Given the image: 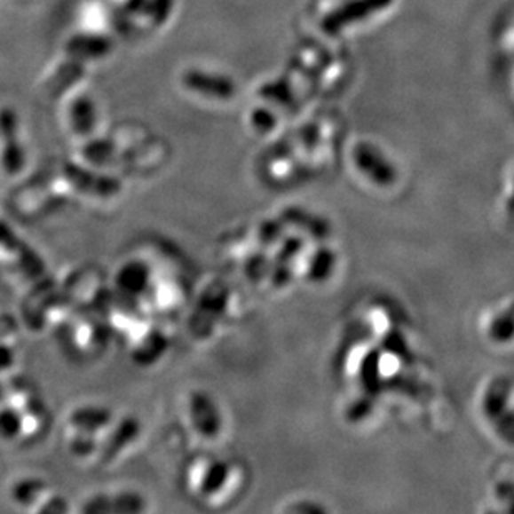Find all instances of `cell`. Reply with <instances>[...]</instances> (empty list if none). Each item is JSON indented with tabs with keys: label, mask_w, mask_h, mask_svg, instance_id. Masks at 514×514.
I'll return each mask as SVG.
<instances>
[{
	"label": "cell",
	"mask_w": 514,
	"mask_h": 514,
	"mask_svg": "<svg viewBox=\"0 0 514 514\" xmlns=\"http://www.w3.org/2000/svg\"><path fill=\"white\" fill-rule=\"evenodd\" d=\"M231 466L227 461L224 459H210L209 463L204 464L202 471L199 474L197 479V493L201 494V498H216L217 494H221L225 486L231 481Z\"/></svg>",
	"instance_id": "5b68a950"
},
{
	"label": "cell",
	"mask_w": 514,
	"mask_h": 514,
	"mask_svg": "<svg viewBox=\"0 0 514 514\" xmlns=\"http://www.w3.org/2000/svg\"><path fill=\"white\" fill-rule=\"evenodd\" d=\"M69 423L77 432L98 436L100 432L111 430L114 424V413L109 407H104V406L85 404L72 411Z\"/></svg>",
	"instance_id": "277c9868"
},
{
	"label": "cell",
	"mask_w": 514,
	"mask_h": 514,
	"mask_svg": "<svg viewBox=\"0 0 514 514\" xmlns=\"http://www.w3.org/2000/svg\"><path fill=\"white\" fill-rule=\"evenodd\" d=\"M189 421L191 426L201 438L214 439L224 428L223 413L219 404L216 403L208 392L195 391L189 398Z\"/></svg>",
	"instance_id": "7a4b0ae2"
},
{
	"label": "cell",
	"mask_w": 514,
	"mask_h": 514,
	"mask_svg": "<svg viewBox=\"0 0 514 514\" xmlns=\"http://www.w3.org/2000/svg\"><path fill=\"white\" fill-rule=\"evenodd\" d=\"M45 494H47V486L42 481L28 479L15 487L14 498H17V501L22 504H36Z\"/></svg>",
	"instance_id": "ba28073f"
},
{
	"label": "cell",
	"mask_w": 514,
	"mask_h": 514,
	"mask_svg": "<svg viewBox=\"0 0 514 514\" xmlns=\"http://www.w3.org/2000/svg\"><path fill=\"white\" fill-rule=\"evenodd\" d=\"M373 11H381L384 7H388L392 0H366Z\"/></svg>",
	"instance_id": "5bb4252c"
},
{
	"label": "cell",
	"mask_w": 514,
	"mask_h": 514,
	"mask_svg": "<svg viewBox=\"0 0 514 514\" xmlns=\"http://www.w3.org/2000/svg\"><path fill=\"white\" fill-rule=\"evenodd\" d=\"M41 514H70L69 501L56 494L42 508Z\"/></svg>",
	"instance_id": "7c38bea8"
},
{
	"label": "cell",
	"mask_w": 514,
	"mask_h": 514,
	"mask_svg": "<svg viewBox=\"0 0 514 514\" xmlns=\"http://www.w3.org/2000/svg\"><path fill=\"white\" fill-rule=\"evenodd\" d=\"M109 431L111 432L107 436V441L100 451V456L106 464L115 461L139 439L142 426L138 417L125 416L117 424H112Z\"/></svg>",
	"instance_id": "3957f363"
},
{
	"label": "cell",
	"mask_w": 514,
	"mask_h": 514,
	"mask_svg": "<svg viewBox=\"0 0 514 514\" xmlns=\"http://www.w3.org/2000/svg\"><path fill=\"white\" fill-rule=\"evenodd\" d=\"M371 11L373 9L366 0H349L322 20V28L328 32H337L344 26L368 17Z\"/></svg>",
	"instance_id": "8992f818"
},
{
	"label": "cell",
	"mask_w": 514,
	"mask_h": 514,
	"mask_svg": "<svg viewBox=\"0 0 514 514\" xmlns=\"http://www.w3.org/2000/svg\"><path fill=\"white\" fill-rule=\"evenodd\" d=\"M147 500L138 491L99 493L83 504L81 514H147Z\"/></svg>",
	"instance_id": "6da1fadb"
},
{
	"label": "cell",
	"mask_w": 514,
	"mask_h": 514,
	"mask_svg": "<svg viewBox=\"0 0 514 514\" xmlns=\"http://www.w3.org/2000/svg\"><path fill=\"white\" fill-rule=\"evenodd\" d=\"M286 514H328L320 502L311 500L294 501L286 508Z\"/></svg>",
	"instance_id": "8fae6325"
},
{
	"label": "cell",
	"mask_w": 514,
	"mask_h": 514,
	"mask_svg": "<svg viewBox=\"0 0 514 514\" xmlns=\"http://www.w3.org/2000/svg\"><path fill=\"white\" fill-rule=\"evenodd\" d=\"M149 0H125V11L129 14H146Z\"/></svg>",
	"instance_id": "4fadbf2b"
},
{
	"label": "cell",
	"mask_w": 514,
	"mask_h": 514,
	"mask_svg": "<svg viewBox=\"0 0 514 514\" xmlns=\"http://www.w3.org/2000/svg\"><path fill=\"white\" fill-rule=\"evenodd\" d=\"M70 449H72L74 455H77V456H81V458H87V456H91V455L96 453V449H98V439H96V436L77 432L75 438L72 439Z\"/></svg>",
	"instance_id": "30bf717a"
},
{
	"label": "cell",
	"mask_w": 514,
	"mask_h": 514,
	"mask_svg": "<svg viewBox=\"0 0 514 514\" xmlns=\"http://www.w3.org/2000/svg\"><path fill=\"white\" fill-rule=\"evenodd\" d=\"M174 9V0H149L146 15L153 19L154 24H164Z\"/></svg>",
	"instance_id": "9c48e42d"
},
{
	"label": "cell",
	"mask_w": 514,
	"mask_h": 514,
	"mask_svg": "<svg viewBox=\"0 0 514 514\" xmlns=\"http://www.w3.org/2000/svg\"><path fill=\"white\" fill-rule=\"evenodd\" d=\"M69 51L77 57H100L111 51V41L99 34H81L69 42Z\"/></svg>",
	"instance_id": "52a82bcc"
}]
</instances>
